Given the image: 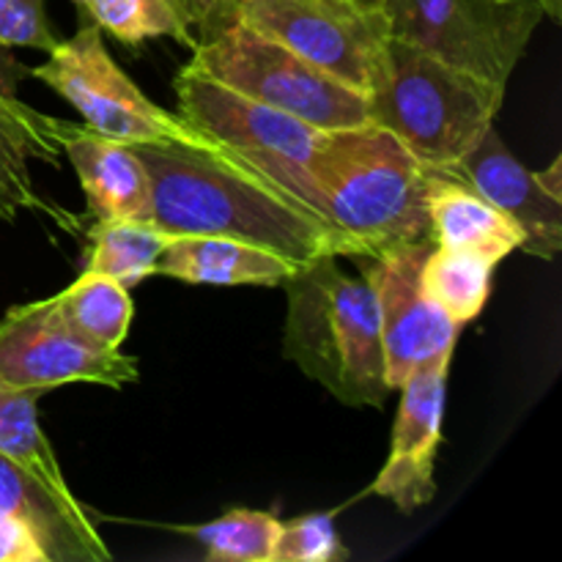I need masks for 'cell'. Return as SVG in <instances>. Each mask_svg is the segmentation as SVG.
<instances>
[{
	"label": "cell",
	"instance_id": "1",
	"mask_svg": "<svg viewBox=\"0 0 562 562\" xmlns=\"http://www.w3.org/2000/svg\"><path fill=\"white\" fill-rule=\"evenodd\" d=\"M151 181V223L173 236H225L294 267L360 258L357 241L225 148L132 146Z\"/></svg>",
	"mask_w": 562,
	"mask_h": 562
},
{
	"label": "cell",
	"instance_id": "2",
	"mask_svg": "<svg viewBox=\"0 0 562 562\" xmlns=\"http://www.w3.org/2000/svg\"><path fill=\"white\" fill-rule=\"evenodd\" d=\"M283 289L289 296L283 355L340 404L382 409L393 387L368 280L346 274L338 256H324L285 280Z\"/></svg>",
	"mask_w": 562,
	"mask_h": 562
},
{
	"label": "cell",
	"instance_id": "3",
	"mask_svg": "<svg viewBox=\"0 0 562 562\" xmlns=\"http://www.w3.org/2000/svg\"><path fill=\"white\" fill-rule=\"evenodd\" d=\"M428 170L376 124L329 130L313 165L316 212L362 256L431 236Z\"/></svg>",
	"mask_w": 562,
	"mask_h": 562
},
{
	"label": "cell",
	"instance_id": "4",
	"mask_svg": "<svg viewBox=\"0 0 562 562\" xmlns=\"http://www.w3.org/2000/svg\"><path fill=\"white\" fill-rule=\"evenodd\" d=\"M505 86L390 36L368 93L371 124L398 137L426 170L450 173L497 121Z\"/></svg>",
	"mask_w": 562,
	"mask_h": 562
},
{
	"label": "cell",
	"instance_id": "5",
	"mask_svg": "<svg viewBox=\"0 0 562 562\" xmlns=\"http://www.w3.org/2000/svg\"><path fill=\"white\" fill-rule=\"evenodd\" d=\"M192 69L316 130L371 124L368 93L335 80L239 16L192 47Z\"/></svg>",
	"mask_w": 562,
	"mask_h": 562
},
{
	"label": "cell",
	"instance_id": "6",
	"mask_svg": "<svg viewBox=\"0 0 562 562\" xmlns=\"http://www.w3.org/2000/svg\"><path fill=\"white\" fill-rule=\"evenodd\" d=\"M80 113L88 130L126 146L223 148L187 124L179 113L159 108L108 53L102 31L82 22L66 42L55 44L42 66L27 69Z\"/></svg>",
	"mask_w": 562,
	"mask_h": 562
},
{
	"label": "cell",
	"instance_id": "7",
	"mask_svg": "<svg viewBox=\"0 0 562 562\" xmlns=\"http://www.w3.org/2000/svg\"><path fill=\"white\" fill-rule=\"evenodd\" d=\"M173 93L187 124L316 209L313 165L327 130L241 97L190 64L176 75Z\"/></svg>",
	"mask_w": 562,
	"mask_h": 562
},
{
	"label": "cell",
	"instance_id": "8",
	"mask_svg": "<svg viewBox=\"0 0 562 562\" xmlns=\"http://www.w3.org/2000/svg\"><path fill=\"white\" fill-rule=\"evenodd\" d=\"M390 36L508 86L543 22L538 0H384Z\"/></svg>",
	"mask_w": 562,
	"mask_h": 562
},
{
	"label": "cell",
	"instance_id": "9",
	"mask_svg": "<svg viewBox=\"0 0 562 562\" xmlns=\"http://www.w3.org/2000/svg\"><path fill=\"white\" fill-rule=\"evenodd\" d=\"M236 16L362 93L382 75L387 16L357 0H241Z\"/></svg>",
	"mask_w": 562,
	"mask_h": 562
},
{
	"label": "cell",
	"instance_id": "10",
	"mask_svg": "<svg viewBox=\"0 0 562 562\" xmlns=\"http://www.w3.org/2000/svg\"><path fill=\"white\" fill-rule=\"evenodd\" d=\"M137 379V357L82 340L58 322L47 300L16 305L0 318V382L9 387L47 393L86 382L124 390Z\"/></svg>",
	"mask_w": 562,
	"mask_h": 562
},
{
	"label": "cell",
	"instance_id": "11",
	"mask_svg": "<svg viewBox=\"0 0 562 562\" xmlns=\"http://www.w3.org/2000/svg\"><path fill=\"white\" fill-rule=\"evenodd\" d=\"M431 247L434 236H426L355 258L362 263V278L376 296L387 384L393 390H398L417 368L442 355H453L459 340V324L450 322L420 285L423 261Z\"/></svg>",
	"mask_w": 562,
	"mask_h": 562
},
{
	"label": "cell",
	"instance_id": "12",
	"mask_svg": "<svg viewBox=\"0 0 562 562\" xmlns=\"http://www.w3.org/2000/svg\"><path fill=\"white\" fill-rule=\"evenodd\" d=\"M450 362L453 355L437 357L398 387L393 445L371 492L393 503L401 514H415L437 497V450L442 442Z\"/></svg>",
	"mask_w": 562,
	"mask_h": 562
},
{
	"label": "cell",
	"instance_id": "13",
	"mask_svg": "<svg viewBox=\"0 0 562 562\" xmlns=\"http://www.w3.org/2000/svg\"><path fill=\"white\" fill-rule=\"evenodd\" d=\"M450 176L467 181L519 225L525 234L521 250L543 261H552L562 250V201L549 195L536 173L510 154L497 126L481 137Z\"/></svg>",
	"mask_w": 562,
	"mask_h": 562
},
{
	"label": "cell",
	"instance_id": "14",
	"mask_svg": "<svg viewBox=\"0 0 562 562\" xmlns=\"http://www.w3.org/2000/svg\"><path fill=\"white\" fill-rule=\"evenodd\" d=\"M49 135L75 168L97 220H151V181L135 148L49 115Z\"/></svg>",
	"mask_w": 562,
	"mask_h": 562
},
{
	"label": "cell",
	"instance_id": "15",
	"mask_svg": "<svg viewBox=\"0 0 562 562\" xmlns=\"http://www.w3.org/2000/svg\"><path fill=\"white\" fill-rule=\"evenodd\" d=\"M0 510L33 527L49 562H108L113 558L82 503L60 499L5 453H0Z\"/></svg>",
	"mask_w": 562,
	"mask_h": 562
},
{
	"label": "cell",
	"instance_id": "16",
	"mask_svg": "<svg viewBox=\"0 0 562 562\" xmlns=\"http://www.w3.org/2000/svg\"><path fill=\"white\" fill-rule=\"evenodd\" d=\"M58 143L49 135V115L31 104L0 97V220L14 223L20 214H47L55 223L75 228V220L38 195L31 176V159L58 168Z\"/></svg>",
	"mask_w": 562,
	"mask_h": 562
},
{
	"label": "cell",
	"instance_id": "17",
	"mask_svg": "<svg viewBox=\"0 0 562 562\" xmlns=\"http://www.w3.org/2000/svg\"><path fill=\"white\" fill-rule=\"evenodd\" d=\"M426 209L434 245L439 247L481 252L499 263L525 245V234L508 214L450 173L428 170Z\"/></svg>",
	"mask_w": 562,
	"mask_h": 562
},
{
	"label": "cell",
	"instance_id": "18",
	"mask_svg": "<svg viewBox=\"0 0 562 562\" xmlns=\"http://www.w3.org/2000/svg\"><path fill=\"white\" fill-rule=\"evenodd\" d=\"M300 267L285 258L225 236H173L157 261L162 278L190 285H283Z\"/></svg>",
	"mask_w": 562,
	"mask_h": 562
},
{
	"label": "cell",
	"instance_id": "19",
	"mask_svg": "<svg viewBox=\"0 0 562 562\" xmlns=\"http://www.w3.org/2000/svg\"><path fill=\"white\" fill-rule=\"evenodd\" d=\"M49 311L82 340L104 351H119L135 316L130 289L99 272H82L69 289L47 296Z\"/></svg>",
	"mask_w": 562,
	"mask_h": 562
},
{
	"label": "cell",
	"instance_id": "20",
	"mask_svg": "<svg viewBox=\"0 0 562 562\" xmlns=\"http://www.w3.org/2000/svg\"><path fill=\"white\" fill-rule=\"evenodd\" d=\"M173 234L151 220H97L88 231V252L82 272H99L115 283H143L157 272V261Z\"/></svg>",
	"mask_w": 562,
	"mask_h": 562
},
{
	"label": "cell",
	"instance_id": "21",
	"mask_svg": "<svg viewBox=\"0 0 562 562\" xmlns=\"http://www.w3.org/2000/svg\"><path fill=\"white\" fill-rule=\"evenodd\" d=\"M497 263L481 252L434 245L423 261L420 285L428 300L442 307L453 324L475 322L492 294V274Z\"/></svg>",
	"mask_w": 562,
	"mask_h": 562
},
{
	"label": "cell",
	"instance_id": "22",
	"mask_svg": "<svg viewBox=\"0 0 562 562\" xmlns=\"http://www.w3.org/2000/svg\"><path fill=\"white\" fill-rule=\"evenodd\" d=\"M38 390L9 387L0 382V453L25 467L38 483L66 503H80L66 483L53 445L38 423Z\"/></svg>",
	"mask_w": 562,
	"mask_h": 562
},
{
	"label": "cell",
	"instance_id": "23",
	"mask_svg": "<svg viewBox=\"0 0 562 562\" xmlns=\"http://www.w3.org/2000/svg\"><path fill=\"white\" fill-rule=\"evenodd\" d=\"M75 5L86 22L130 47L148 38H176L184 47H195V36L170 0H75Z\"/></svg>",
	"mask_w": 562,
	"mask_h": 562
},
{
	"label": "cell",
	"instance_id": "24",
	"mask_svg": "<svg viewBox=\"0 0 562 562\" xmlns=\"http://www.w3.org/2000/svg\"><path fill=\"white\" fill-rule=\"evenodd\" d=\"M192 538L214 562H272L280 519L269 510L234 508L220 519L190 527Z\"/></svg>",
	"mask_w": 562,
	"mask_h": 562
},
{
	"label": "cell",
	"instance_id": "25",
	"mask_svg": "<svg viewBox=\"0 0 562 562\" xmlns=\"http://www.w3.org/2000/svg\"><path fill=\"white\" fill-rule=\"evenodd\" d=\"M349 558L335 530L333 514H307L280 521L272 562H338Z\"/></svg>",
	"mask_w": 562,
	"mask_h": 562
},
{
	"label": "cell",
	"instance_id": "26",
	"mask_svg": "<svg viewBox=\"0 0 562 562\" xmlns=\"http://www.w3.org/2000/svg\"><path fill=\"white\" fill-rule=\"evenodd\" d=\"M47 0H0V44L9 49H49L58 44L47 20Z\"/></svg>",
	"mask_w": 562,
	"mask_h": 562
},
{
	"label": "cell",
	"instance_id": "27",
	"mask_svg": "<svg viewBox=\"0 0 562 562\" xmlns=\"http://www.w3.org/2000/svg\"><path fill=\"white\" fill-rule=\"evenodd\" d=\"M184 25L195 36V44L201 38L212 36L220 27L228 25L239 14L241 0H170Z\"/></svg>",
	"mask_w": 562,
	"mask_h": 562
},
{
	"label": "cell",
	"instance_id": "28",
	"mask_svg": "<svg viewBox=\"0 0 562 562\" xmlns=\"http://www.w3.org/2000/svg\"><path fill=\"white\" fill-rule=\"evenodd\" d=\"M0 562H49L25 519L0 510Z\"/></svg>",
	"mask_w": 562,
	"mask_h": 562
},
{
	"label": "cell",
	"instance_id": "29",
	"mask_svg": "<svg viewBox=\"0 0 562 562\" xmlns=\"http://www.w3.org/2000/svg\"><path fill=\"white\" fill-rule=\"evenodd\" d=\"M27 77V66L20 58L11 55L9 47L0 44V97L16 99L20 91V82Z\"/></svg>",
	"mask_w": 562,
	"mask_h": 562
},
{
	"label": "cell",
	"instance_id": "30",
	"mask_svg": "<svg viewBox=\"0 0 562 562\" xmlns=\"http://www.w3.org/2000/svg\"><path fill=\"white\" fill-rule=\"evenodd\" d=\"M560 157L554 159L552 165H549L547 170H541V173H536V179L541 181L543 190L549 192L552 198H558V201H562V168H560Z\"/></svg>",
	"mask_w": 562,
	"mask_h": 562
},
{
	"label": "cell",
	"instance_id": "31",
	"mask_svg": "<svg viewBox=\"0 0 562 562\" xmlns=\"http://www.w3.org/2000/svg\"><path fill=\"white\" fill-rule=\"evenodd\" d=\"M538 3H541L543 14L552 16L554 22H560V16H562V0H538Z\"/></svg>",
	"mask_w": 562,
	"mask_h": 562
},
{
	"label": "cell",
	"instance_id": "32",
	"mask_svg": "<svg viewBox=\"0 0 562 562\" xmlns=\"http://www.w3.org/2000/svg\"><path fill=\"white\" fill-rule=\"evenodd\" d=\"M357 3L368 5V9H379V11H382V3H384V0H357Z\"/></svg>",
	"mask_w": 562,
	"mask_h": 562
}]
</instances>
